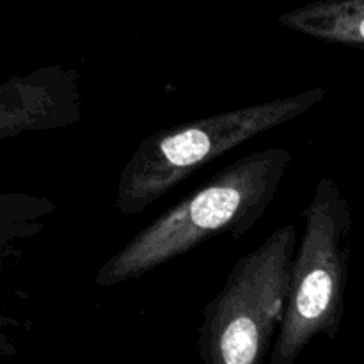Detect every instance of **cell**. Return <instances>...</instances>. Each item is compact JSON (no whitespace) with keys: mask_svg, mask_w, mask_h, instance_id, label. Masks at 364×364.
<instances>
[{"mask_svg":"<svg viewBox=\"0 0 364 364\" xmlns=\"http://www.w3.org/2000/svg\"><path fill=\"white\" fill-rule=\"evenodd\" d=\"M326 95V87H313L174 124L149 135L121 171L116 210L127 217L146 212L210 162L272 128L297 119L318 105Z\"/></svg>","mask_w":364,"mask_h":364,"instance_id":"7a4b0ae2","label":"cell"},{"mask_svg":"<svg viewBox=\"0 0 364 364\" xmlns=\"http://www.w3.org/2000/svg\"><path fill=\"white\" fill-rule=\"evenodd\" d=\"M297 244L295 224H284L235 263L203 309L198 354L206 364L265 361L283 322Z\"/></svg>","mask_w":364,"mask_h":364,"instance_id":"277c9868","label":"cell"},{"mask_svg":"<svg viewBox=\"0 0 364 364\" xmlns=\"http://www.w3.org/2000/svg\"><path fill=\"white\" fill-rule=\"evenodd\" d=\"M279 23L318 41L364 48V0H315L283 13Z\"/></svg>","mask_w":364,"mask_h":364,"instance_id":"5b68a950","label":"cell"},{"mask_svg":"<svg viewBox=\"0 0 364 364\" xmlns=\"http://www.w3.org/2000/svg\"><path fill=\"white\" fill-rule=\"evenodd\" d=\"M291 263L283 322L270 364H294L316 336L336 340L350 269L352 208L333 178H322L306 206Z\"/></svg>","mask_w":364,"mask_h":364,"instance_id":"3957f363","label":"cell"},{"mask_svg":"<svg viewBox=\"0 0 364 364\" xmlns=\"http://www.w3.org/2000/svg\"><path fill=\"white\" fill-rule=\"evenodd\" d=\"M291 159L288 149L267 148L220 169L110 256L96 274V287L141 279L210 238L244 237L272 205Z\"/></svg>","mask_w":364,"mask_h":364,"instance_id":"6da1fadb","label":"cell"}]
</instances>
